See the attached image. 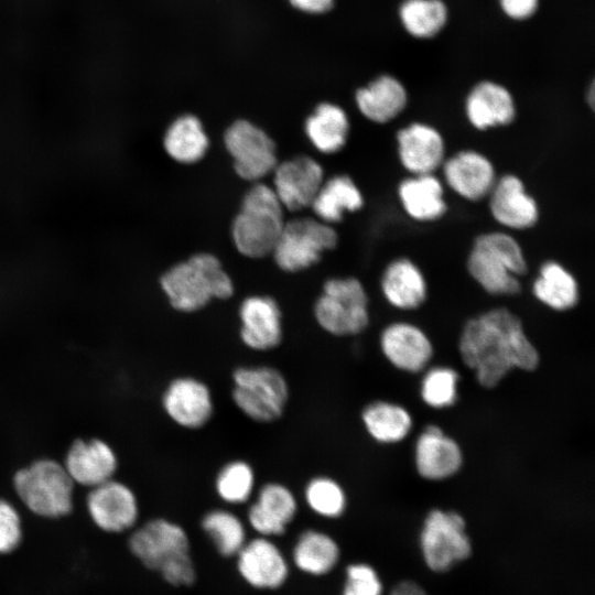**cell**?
<instances>
[{
  "instance_id": "obj_1",
  "label": "cell",
  "mask_w": 595,
  "mask_h": 595,
  "mask_svg": "<svg viewBox=\"0 0 595 595\" xmlns=\"http://www.w3.org/2000/svg\"><path fill=\"white\" fill-rule=\"evenodd\" d=\"M458 350L485 388H494L515 368L533 370L540 361L521 320L507 307L469 318L463 326Z\"/></svg>"
},
{
  "instance_id": "obj_2",
  "label": "cell",
  "mask_w": 595,
  "mask_h": 595,
  "mask_svg": "<svg viewBox=\"0 0 595 595\" xmlns=\"http://www.w3.org/2000/svg\"><path fill=\"white\" fill-rule=\"evenodd\" d=\"M469 275L491 295H516L521 291L520 278L528 263L517 239L506 231L477 236L467 257Z\"/></svg>"
},
{
  "instance_id": "obj_3",
  "label": "cell",
  "mask_w": 595,
  "mask_h": 595,
  "mask_svg": "<svg viewBox=\"0 0 595 595\" xmlns=\"http://www.w3.org/2000/svg\"><path fill=\"white\" fill-rule=\"evenodd\" d=\"M130 551L144 566L159 571L171 584L191 585L195 570L190 556L185 530L166 519H152L138 528L129 539Z\"/></svg>"
},
{
  "instance_id": "obj_4",
  "label": "cell",
  "mask_w": 595,
  "mask_h": 595,
  "mask_svg": "<svg viewBox=\"0 0 595 595\" xmlns=\"http://www.w3.org/2000/svg\"><path fill=\"white\" fill-rule=\"evenodd\" d=\"M160 283L172 307L186 313L234 293L231 279L219 260L209 253H198L177 263L162 275Z\"/></svg>"
},
{
  "instance_id": "obj_5",
  "label": "cell",
  "mask_w": 595,
  "mask_h": 595,
  "mask_svg": "<svg viewBox=\"0 0 595 595\" xmlns=\"http://www.w3.org/2000/svg\"><path fill=\"white\" fill-rule=\"evenodd\" d=\"M284 226L283 206L272 187L256 184L244 197L232 224L238 251L260 258L271 253Z\"/></svg>"
},
{
  "instance_id": "obj_6",
  "label": "cell",
  "mask_w": 595,
  "mask_h": 595,
  "mask_svg": "<svg viewBox=\"0 0 595 595\" xmlns=\"http://www.w3.org/2000/svg\"><path fill=\"white\" fill-rule=\"evenodd\" d=\"M13 487L25 507L44 518L65 517L73 510L74 482L63 464L42 458L20 468Z\"/></svg>"
},
{
  "instance_id": "obj_7",
  "label": "cell",
  "mask_w": 595,
  "mask_h": 595,
  "mask_svg": "<svg viewBox=\"0 0 595 595\" xmlns=\"http://www.w3.org/2000/svg\"><path fill=\"white\" fill-rule=\"evenodd\" d=\"M231 381V400L249 420L271 423L283 415L289 385L279 369L267 365L239 366L232 371Z\"/></svg>"
},
{
  "instance_id": "obj_8",
  "label": "cell",
  "mask_w": 595,
  "mask_h": 595,
  "mask_svg": "<svg viewBox=\"0 0 595 595\" xmlns=\"http://www.w3.org/2000/svg\"><path fill=\"white\" fill-rule=\"evenodd\" d=\"M322 329L335 336L356 335L369 323L368 296L355 278L331 279L314 305Z\"/></svg>"
},
{
  "instance_id": "obj_9",
  "label": "cell",
  "mask_w": 595,
  "mask_h": 595,
  "mask_svg": "<svg viewBox=\"0 0 595 595\" xmlns=\"http://www.w3.org/2000/svg\"><path fill=\"white\" fill-rule=\"evenodd\" d=\"M337 239L336 231L328 224L313 218H296L284 223L271 253L284 271H300L316 263L325 251L336 246Z\"/></svg>"
},
{
  "instance_id": "obj_10",
  "label": "cell",
  "mask_w": 595,
  "mask_h": 595,
  "mask_svg": "<svg viewBox=\"0 0 595 595\" xmlns=\"http://www.w3.org/2000/svg\"><path fill=\"white\" fill-rule=\"evenodd\" d=\"M465 520L455 511L434 509L425 518L420 543L426 565L444 572L470 555Z\"/></svg>"
},
{
  "instance_id": "obj_11",
  "label": "cell",
  "mask_w": 595,
  "mask_h": 595,
  "mask_svg": "<svg viewBox=\"0 0 595 595\" xmlns=\"http://www.w3.org/2000/svg\"><path fill=\"white\" fill-rule=\"evenodd\" d=\"M224 141L237 174L245 180H259L277 166L273 140L250 121L241 119L232 122L225 132Z\"/></svg>"
},
{
  "instance_id": "obj_12",
  "label": "cell",
  "mask_w": 595,
  "mask_h": 595,
  "mask_svg": "<svg viewBox=\"0 0 595 595\" xmlns=\"http://www.w3.org/2000/svg\"><path fill=\"white\" fill-rule=\"evenodd\" d=\"M162 408L180 428L198 430L212 420L215 402L210 388L204 381L192 376H180L166 386Z\"/></svg>"
},
{
  "instance_id": "obj_13",
  "label": "cell",
  "mask_w": 595,
  "mask_h": 595,
  "mask_svg": "<svg viewBox=\"0 0 595 595\" xmlns=\"http://www.w3.org/2000/svg\"><path fill=\"white\" fill-rule=\"evenodd\" d=\"M86 505L95 524L107 532L130 529L139 516L138 499L133 490L112 478L93 487Z\"/></svg>"
},
{
  "instance_id": "obj_14",
  "label": "cell",
  "mask_w": 595,
  "mask_h": 595,
  "mask_svg": "<svg viewBox=\"0 0 595 595\" xmlns=\"http://www.w3.org/2000/svg\"><path fill=\"white\" fill-rule=\"evenodd\" d=\"M247 520L261 537L283 534L298 513V499L286 485L264 483L250 500Z\"/></svg>"
},
{
  "instance_id": "obj_15",
  "label": "cell",
  "mask_w": 595,
  "mask_h": 595,
  "mask_svg": "<svg viewBox=\"0 0 595 595\" xmlns=\"http://www.w3.org/2000/svg\"><path fill=\"white\" fill-rule=\"evenodd\" d=\"M396 143L399 161L411 175L433 174L445 160L444 138L431 125L412 122L401 128Z\"/></svg>"
},
{
  "instance_id": "obj_16",
  "label": "cell",
  "mask_w": 595,
  "mask_h": 595,
  "mask_svg": "<svg viewBox=\"0 0 595 595\" xmlns=\"http://www.w3.org/2000/svg\"><path fill=\"white\" fill-rule=\"evenodd\" d=\"M487 197L493 218L505 228L524 230L539 220L537 201L528 193L522 180L515 174H505L497 178Z\"/></svg>"
},
{
  "instance_id": "obj_17",
  "label": "cell",
  "mask_w": 595,
  "mask_h": 595,
  "mask_svg": "<svg viewBox=\"0 0 595 595\" xmlns=\"http://www.w3.org/2000/svg\"><path fill=\"white\" fill-rule=\"evenodd\" d=\"M446 185L459 197L477 202L488 196L497 176L491 161L476 150H462L442 164Z\"/></svg>"
},
{
  "instance_id": "obj_18",
  "label": "cell",
  "mask_w": 595,
  "mask_h": 595,
  "mask_svg": "<svg viewBox=\"0 0 595 595\" xmlns=\"http://www.w3.org/2000/svg\"><path fill=\"white\" fill-rule=\"evenodd\" d=\"M242 344L253 351L277 348L283 337L282 314L278 303L269 296L253 295L239 307Z\"/></svg>"
},
{
  "instance_id": "obj_19",
  "label": "cell",
  "mask_w": 595,
  "mask_h": 595,
  "mask_svg": "<svg viewBox=\"0 0 595 595\" xmlns=\"http://www.w3.org/2000/svg\"><path fill=\"white\" fill-rule=\"evenodd\" d=\"M323 183V169L309 156H298L274 167L273 191L290 210L311 206Z\"/></svg>"
},
{
  "instance_id": "obj_20",
  "label": "cell",
  "mask_w": 595,
  "mask_h": 595,
  "mask_svg": "<svg viewBox=\"0 0 595 595\" xmlns=\"http://www.w3.org/2000/svg\"><path fill=\"white\" fill-rule=\"evenodd\" d=\"M383 356L396 368L419 372L433 355V346L428 335L416 325L396 322L388 325L380 335Z\"/></svg>"
},
{
  "instance_id": "obj_21",
  "label": "cell",
  "mask_w": 595,
  "mask_h": 595,
  "mask_svg": "<svg viewBox=\"0 0 595 595\" xmlns=\"http://www.w3.org/2000/svg\"><path fill=\"white\" fill-rule=\"evenodd\" d=\"M63 465L74 483L93 488L112 478L118 459L105 441L78 439L69 446Z\"/></svg>"
},
{
  "instance_id": "obj_22",
  "label": "cell",
  "mask_w": 595,
  "mask_h": 595,
  "mask_svg": "<svg viewBox=\"0 0 595 595\" xmlns=\"http://www.w3.org/2000/svg\"><path fill=\"white\" fill-rule=\"evenodd\" d=\"M414 462L418 473L429 480H441L456 474L463 463L457 442L436 425L426 426L416 440Z\"/></svg>"
},
{
  "instance_id": "obj_23",
  "label": "cell",
  "mask_w": 595,
  "mask_h": 595,
  "mask_svg": "<svg viewBox=\"0 0 595 595\" xmlns=\"http://www.w3.org/2000/svg\"><path fill=\"white\" fill-rule=\"evenodd\" d=\"M465 113L475 129L485 131L510 125L516 118V104L506 87L495 82L483 80L468 93Z\"/></svg>"
},
{
  "instance_id": "obj_24",
  "label": "cell",
  "mask_w": 595,
  "mask_h": 595,
  "mask_svg": "<svg viewBox=\"0 0 595 595\" xmlns=\"http://www.w3.org/2000/svg\"><path fill=\"white\" fill-rule=\"evenodd\" d=\"M237 555L240 574L255 587L275 588L288 575L282 553L267 537L246 542Z\"/></svg>"
},
{
  "instance_id": "obj_25",
  "label": "cell",
  "mask_w": 595,
  "mask_h": 595,
  "mask_svg": "<svg viewBox=\"0 0 595 595\" xmlns=\"http://www.w3.org/2000/svg\"><path fill=\"white\" fill-rule=\"evenodd\" d=\"M380 285L387 302L399 310H415L428 296L423 272L408 258H397L389 262L382 272Z\"/></svg>"
},
{
  "instance_id": "obj_26",
  "label": "cell",
  "mask_w": 595,
  "mask_h": 595,
  "mask_svg": "<svg viewBox=\"0 0 595 595\" xmlns=\"http://www.w3.org/2000/svg\"><path fill=\"white\" fill-rule=\"evenodd\" d=\"M444 186L433 174L411 175L398 185L404 213L416 221H434L447 212Z\"/></svg>"
},
{
  "instance_id": "obj_27",
  "label": "cell",
  "mask_w": 595,
  "mask_h": 595,
  "mask_svg": "<svg viewBox=\"0 0 595 595\" xmlns=\"http://www.w3.org/2000/svg\"><path fill=\"white\" fill-rule=\"evenodd\" d=\"M360 113L376 123H387L397 118L407 107L408 94L404 86L391 75H380L359 88L355 96Z\"/></svg>"
},
{
  "instance_id": "obj_28",
  "label": "cell",
  "mask_w": 595,
  "mask_h": 595,
  "mask_svg": "<svg viewBox=\"0 0 595 595\" xmlns=\"http://www.w3.org/2000/svg\"><path fill=\"white\" fill-rule=\"evenodd\" d=\"M532 293L543 305L559 312L573 309L580 299L577 280L562 263L554 260L540 266Z\"/></svg>"
},
{
  "instance_id": "obj_29",
  "label": "cell",
  "mask_w": 595,
  "mask_h": 595,
  "mask_svg": "<svg viewBox=\"0 0 595 595\" xmlns=\"http://www.w3.org/2000/svg\"><path fill=\"white\" fill-rule=\"evenodd\" d=\"M305 133L312 144L323 153L339 151L349 133V120L337 105L322 102L305 121Z\"/></svg>"
},
{
  "instance_id": "obj_30",
  "label": "cell",
  "mask_w": 595,
  "mask_h": 595,
  "mask_svg": "<svg viewBox=\"0 0 595 595\" xmlns=\"http://www.w3.org/2000/svg\"><path fill=\"white\" fill-rule=\"evenodd\" d=\"M364 205L358 186L348 175H335L322 183L311 206L320 220L329 224L340 221L348 212H356Z\"/></svg>"
},
{
  "instance_id": "obj_31",
  "label": "cell",
  "mask_w": 595,
  "mask_h": 595,
  "mask_svg": "<svg viewBox=\"0 0 595 595\" xmlns=\"http://www.w3.org/2000/svg\"><path fill=\"white\" fill-rule=\"evenodd\" d=\"M361 421L371 439L383 444L402 441L412 428L408 410L388 401L367 404L361 412Z\"/></svg>"
},
{
  "instance_id": "obj_32",
  "label": "cell",
  "mask_w": 595,
  "mask_h": 595,
  "mask_svg": "<svg viewBox=\"0 0 595 595\" xmlns=\"http://www.w3.org/2000/svg\"><path fill=\"white\" fill-rule=\"evenodd\" d=\"M208 143L201 120L190 113L176 118L163 139L167 154L175 161L186 164L201 160L208 149Z\"/></svg>"
},
{
  "instance_id": "obj_33",
  "label": "cell",
  "mask_w": 595,
  "mask_h": 595,
  "mask_svg": "<svg viewBox=\"0 0 595 595\" xmlns=\"http://www.w3.org/2000/svg\"><path fill=\"white\" fill-rule=\"evenodd\" d=\"M339 556L337 543L328 534L309 529L302 532L294 545L295 564L311 574H325L333 569Z\"/></svg>"
},
{
  "instance_id": "obj_34",
  "label": "cell",
  "mask_w": 595,
  "mask_h": 595,
  "mask_svg": "<svg viewBox=\"0 0 595 595\" xmlns=\"http://www.w3.org/2000/svg\"><path fill=\"white\" fill-rule=\"evenodd\" d=\"M399 17L410 35L430 39L445 26L447 8L442 0H405L400 6Z\"/></svg>"
},
{
  "instance_id": "obj_35",
  "label": "cell",
  "mask_w": 595,
  "mask_h": 595,
  "mask_svg": "<svg viewBox=\"0 0 595 595\" xmlns=\"http://www.w3.org/2000/svg\"><path fill=\"white\" fill-rule=\"evenodd\" d=\"M214 488L218 498L225 504H247L256 493L255 469L244 459H232L218 470Z\"/></svg>"
},
{
  "instance_id": "obj_36",
  "label": "cell",
  "mask_w": 595,
  "mask_h": 595,
  "mask_svg": "<svg viewBox=\"0 0 595 595\" xmlns=\"http://www.w3.org/2000/svg\"><path fill=\"white\" fill-rule=\"evenodd\" d=\"M201 524L224 556L237 554L246 543L245 526L230 510L212 509L204 515Z\"/></svg>"
},
{
  "instance_id": "obj_37",
  "label": "cell",
  "mask_w": 595,
  "mask_h": 595,
  "mask_svg": "<svg viewBox=\"0 0 595 595\" xmlns=\"http://www.w3.org/2000/svg\"><path fill=\"white\" fill-rule=\"evenodd\" d=\"M304 500L317 516L333 519L345 511L347 497L342 485L328 476L312 477L304 488Z\"/></svg>"
},
{
  "instance_id": "obj_38",
  "label": "cell",
  "mask_w": 595,
  "mask_h": 595,
  "mask_svg": "<svg viewBox=\"0 0 595 595\" xmlns=\"http://www.w3.org/2000/svg\"><path fill=\"white\" fill-rule=\"evenodd\" d=\"M458 375L450 367H434L426 371L421 382V398L432 408L451 407L457 399Z\"/></svg>"
},
{
  "instance_id": "obj_39",
  "label": "cell",
  "mask_w": 595,
  "mask_h": 595,
  "mask_svg": "<svg viewBox=\"0 0 595 595\" xmlns=\"http://www.w3.org/2000/svg\"><path fill=\"white\" fill-rule=\"evenodd\" d=\"M22 540L21 518L15 507L0 498V554L14 551Z\"/></svg>"
},
{
  "instance_id": "obj_40",
  "label": "cell",
  "mask_w": 595,
  "mask_h": 595,
  "mask_svg": "<svg viewBox=\"0 0 595 595\" xmlns=\"http://www.w3.org/2000/svg\"><path fill=\"white\" fill-rule=\"evenodd\" d=\"M381 583L376 572L368 565L356 564L347 569V580L343 595H380Z\"/></svg>"
},
{
  "instance_id": "obj_41",
  "label": "cell",
  "mask_w": 595,
  "mask_h": 595,
  "mask_svg": "<svg viewBox=\"0 0 595 595\" xmlns=\"http://www.w3.org/2000/svg\"><path fill=\"white\" fill-rule=\"evenodd\" d=\"M504 13L513 20H526L532 17L539 0H499Z\"/></svg>"
},
{
  "instance_id": "obj_42",
  "label": "cell",
  "mask_w": 595,
  "mask_h": 595,
  "mask_svg": "<svg viewBox=\"0 0 595 595\" xmlns=\"http://www.w3.org/2000/svg\"><path fill=\"white\" fill-rule=\"evenodd\" d=\"M289 2L294 9L307 14L326 13L334 6V0H289Z\"/></svg>"
},
{
  "instance_id": "obj_43",
  "label": "cell",
  "mask_w": 595,
  "mask_h": 595,
  "mask_svg": "<svg viewBox=\"0 0 595 595\" xmlns=\"http://www.w3.org/2000/svg\"><path fill=\"white\" fill-rule=\"evenodd\" d=\"M390 595H426L424 589L412 581H403L398 583L391 591Z\"/></svg>"
},
{
  "instance_id": "obj_44",
  "label": "cell",
  "mask_w": 595,
  "mask_h": 595,
  "mask_svg": "<svg viewBox=\"0 0 595 595\" xmlns=\"http://www.w3.org/2000/svg\"><path fill=\"white\" fill-rule=\"evenodd\" d=\"M594 99H595V86H594V83L592 82L589 85L588 91L586 94V101L592 109L594 107Z\"/></svg>"
}]
</instances>
